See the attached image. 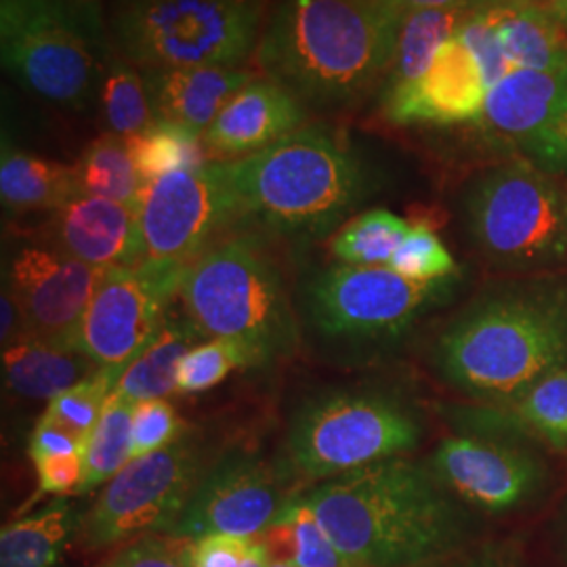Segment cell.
Returning <instances> with one entry per match:
<instances>
[{
    "mask_svg": "<svg viewBox=\"0 0 567 567\" xmlns=\"http://www.w3.org/2000/svg\"><path fill=\"white\" fill-rule=\"evenodd\" d=\"M145 259L194 264L210 238L240 217L229 163H208L143 185L140 200Z\"/></svg>",
    "mask_w": 567,
    "mask_h": 567,
    "instance_id": "4fadbf2b",
    "label": "cell"
},
{
    "mask_svg": "<svg viewBox=\"0 0 567 567\" xmlns=\"http://www.w3.org/2000/svg\"><path fill=\"white\" fill-rule=\"evenodd\" d=\"M267 567H297V566H286V564H269Z\"/></svg>",
    "mask_w": 567,
    "mask_h": 567,
    "instance_id": "681fc988",
    "label": "cell"
},
{
    "mask_svg": "<svg viewBox=\"0 0 567 567\" xmlns=\"http://www.w3.org/2000/svg\"><path fill=\"white\" fill-rule=\"evenodd\" d=\"M532 164L550 175H567V97L527 142L522 143Z\"/></svg>",
    "mask_w": 567,
    "mask_h": 567,
    "instance_id": "60d3db41",
    "label": "cell"
},
{
    "mask_svg": "<svg viewBox=\"0 0 567 567\" xmlns=\"http://www.w3.org/2000/svg\"><path fill=\"white\" fill-rule=\"evenodd\" d=\"M102 365L81 349L21 339L2 351L4 385L28 400H55L100 372Z\"/></svg>",
    "mask_w": 567,
    "mask_h": 567,
    "instance_id": "603a6c76",
    "label": "cell"
},
{
    "mask_svg": "<svg viewBox=\"0 0 567 567\" xmlns=\"http://www.w3.org/2000/svg\"><path fill=\"white\" fill-rule=\"evenodd\" d=\"M548 11L561 21V25L566 28L567 32V0H540Z\"/></svg>",
    "mask_w": 567,
    "mask_h": 567,
    "instance_id": "7dc6e473",
    "label": "cell"
},
{
    "mask_svg": "<svg viewBox=\"0 0 567 567\" xmlns=\"http://www.w3.org/2000/svg\"><path fill=\"white\" fill-rule=\"evenodd\" d=\"M486 426L524 431L548 446L567 450V365L548 374L507 405H489L480 412Z\"/></svg>",
    "mask_w": 567,
    "mask_h": 567,
    "instance_id": "83f0119b",
    "label": "cell"
},
{
    "mask_svg": "<svg viewBox=\"0 0 567 567\" xmlns=\"http://www.w3.org/2000/svg\"><path fill=\"white\" fill-rule=\"evenodd\" d=\"M404 11H419V9H471L480 0H398Z\"/></svg>",
    "mask_w": 567,
    "mask_h": 567,
    "instance_id": "bcb514c9",
    "label": "cell"
},
{
    "mask_svg": "<svg viewBox=\"0 0 567 567\" xmlns=\"http://www.w3.org/2000/svg\"><path fill=\"white\" fill-rule=\"evenodd\" d=\"M79 194L140 208L143 183L128 152V143L118 135H102L89 143L81 161L74 164Z\"/></svg>",
    "mask_w": 567,
    "mask_h": 567,
    "instance_id": "f1b7e54d",
    "label": "cell"
},
{
    "mask_svg": "<svg viewBox=\"0 0 567 567\" xmlns=\"http://www.w3.org/2000/svg\"><path fill=\"white\" fill-rule=\"evenodd\" d=\"M405 16L398 0H280L259 63L301 102H358L389 72Z\"/></svg>",
    "mask_w": 567,
    "mask_h": 567,
    "instance_id": "3957f363",
    "label": "cell"
},
{
    "mask_svg": "<svg viewBox=\"0 0 567 567\" xmlns=\"http://www.w3.org/2000/svg\"><path fill=\"white\" fill-rule=\"evenodd\" d=\"M466 9H419L408 11L395 55L386 72L385 95H395L416 84L426 74L437 51L458 30Z\"/></svg>",
    "mask_w": 567,
    "mask_h": 567,
    "instance_id": "4316f807",
    "label": "cell"
},
{
    "mask_svg": "<svg viewBox=\"0 0 567 567\" xmlns=\"http://www.w3.org/2000/svg\"><path fill=\"white\" fill-rule=\"evenodd\" d=\"M487 86L480 63L454 34L437 51L425 76L395 95L383 97L386 118L395 124H461L477 122Z\"/></svg>",
    "mask_w": 567,
    "mask_h": 567,
    "instance_id": "e0dca14e",
    "label": "cell"
},
{
    "mask_svg": "<svg viewBox=\"0 0 567 567\" xmlns=\"http://www.w3.org/2000/svg\"><path fill=\"white\" fill-rule=\"evenodd\" d=\"M187 559L192 567H267L264 547L259 538L243 536H204L189 540Z\"/></svg>",
    "mask_w": 567,
    "mask_h": 567,
    "instance_id": "f35d334b",
    "label": "cell"
},
{
    "mask_svg": "<svg viewBox=\"0 0 567 567\" xmlns=\"http://www.w3.org/2000/svg\"><path fill=\"white\" fill-rule=\"evenodd\" d=\"M187 267L145 259L105 269L79 330V349L118 377L161 332Z\"/></svg>",
    "mask_w": 567,
    "mask_h": 567,
    "instance_id": "7c38bea8",
    "label": "cell"
},
{
    "mask_svg": "<svg viewBox=\"0 0 567 567\" xmlns=\"http://www.w3.org/2000/svg\"><path fill=\"white\" fill-rule=\"evenodd\" d=\"M386 267L412 282H444L458 274V265L442 238L425 225L410 229Z\"/></svg>",
    "mask_w": 567,
    "mask_h": 567,
    "instance_id": "d590c367",
    "label": "cell"
},
{
    "mask_svg": "<svg viewBox=\"0 0 567 567\" xmlns=\"http://www.w3.org/2000/svg\"><path fill=\"white\" fill-rule=\"evenodd\" d=\"M126 143L143 185L175 171L200 168L210 156L203 133L175 122L156 121Z\"/></svg>",
    "mask_w": 567,
    "mask_h": 567,
    "instance_id": "4dcf8cb0",
    "label": "cell"
},
{
    "mask_svg": "<svg viewBox=\"0 0 567 567\" xmlns=\"http://www.w3.org/2000/svg\"><path fill=\"white\" fill-rule=\"evenodd\" d=\"M473 567H507L505 564H501L498 559H487V561H482V564H477V566Z\"/></svg>",
    "mask_w": 567,
    "mask_h": 567,
    "instance_id": "c3c4849f",
    "label": "cell"
},
{
    "mask_svg": "<svg viewBox=\"0 0 567 567\" xmlns=\"http://www.w3.org/2000/svg\"><path fill=\"white\" fill-rule=\"evenodd\" d=\"M351 567H435L465 543V513L440 477L389 458L303 496Z\"/></svg>",
    "mask_w": 567,
    "mask_h": 567,
    "instance_id": "6da1fadb",
    "label": "cell"
},
{
    "mask_svg": "<svg viewBox=\"0 0 567 567\" xmlns=\"http://www.w3.org/2000/svg\"><path fill=\"white\" fill-rule=\"evenodd\" d=\"M79 194L74 166L53 163L2 143L0 196L18 213L58 210Z\"/></svg>",
    "mask_w": 567,
    "mask_h": 567,
    "instance_id": "484cf974",
    "label": "cell"
},
{
    "mask_svg": "<svg viewBox=\"0 0 567 567\" xmlns=\"http://www.w3.org/2000/svg\"><path fill=\"white\" fill-rule=\"evenodd\" d=\"M100 110L107 133L133 137L156 122L143 74L131 61L114 55L100 89Z\"/></svg>",
    "mask_w": 567,
    "mask_h": 567,
    "instance_id": "1f68e13d",
    "label": "cell"
},
{
    "mask_svg": "<svg viewBox=\"0 0 567 567\" xmlns=\"http://www.w3.org/2000/svg\"><path fill=\"white\" fill-rule=\"evenodd\" d=\"M267 0H114L107 30L143 70L238 68L259 47Z\"/></svg>",
    "mask_w": 567,
    "mask_h": 567,
    "instance_id": "52a82bcc",
    "label": "cell"
},
{
    "mask_svg": "<svg viewBox=\"0 0 567 567\" xmlns=\"http://www.w3.org/2000/svg\"><path fill=\"white\" fill-rule=\"evenodd\" d=\"M156 121L175 122L203 133L229 100L255 76L240 68L143 70Z\"/></svg>",
    "mask_w": 567,
    "mask_h": 567,
    "instance_id": "ffe728a7",
    "label": "cell"
},
{
    "mask_svg": "<svg viewBox=\"0 0 567 567\" xmlns=\"http://www.w3.org/2000/svg\"><path fill=\"white\" fill-rule=\"evenodd\" d=\"M200 477V452L189 437L133 458L84 513L81 547L95 553L145 536H166Z\"/></svg>",
    "mask_w": 567,
    "mask_h": 567,
    "instance_id": "30bf717a",
    "label": "cell"
},
{
    "mask_svg": "<svg viewBox=\"0 0 567 567\" xmlns=\"http://www.w3.org/2000/svg\"><path fill=\"white\" fill-rule=\"evenodd\" d=\"M431 468L454 496L487 513L524 505L545 480V468L526 450L475 435L446 437Z\"/></svg>",
    "mask_w": 567,
    "mask_h": 567,
    "instance_id": "2e32d148",
    "label": "cell"
},
{
    "mask_svg": "<svg viewBox=\"0 0 567 567\" xmlns=\"http://www.w3.org/2000/svg\"><path fill=\"white\" fill-rule=\"evenodd\" d=\"M567 97V65L513 70L487 91L480 124L498 140L527 142Z\"/></svg>",
    "mask_w": 567,
    "mask_h": 567,
    "instance_id": "44dd1931",
    "label": "cell"
},
{
    "mask_svg": "<svg viewBox=\"0 0 567 567\" xmlns=\"http://www.w3.org/2000/svg\"><path fill=\"white\" fill-rule=\"evenodd\" d=\"M0 47L28 93L68 110L100 100L116 55L97 0H0Z\"/></svg>",
    "mask_w": 567,
    "mask_h": 567,
    "instance_id": "5b68a950",
    "label": "cell"
},
{
    "mask_svg": "<svg viewBox=\"0 0 567 567\" xmlns=\"http://www.w3.org/2000/svg\"><path fill=\"white\" fill-rule=\"evenodd\" d=\"M30 458L37 463L41 458H51V456H74L82 454L84 444L76 435L65 431L63 426L51 423L49 419L41 416L39 425L34 429L30 437Z\"/></svg>",
    "mask_w": 567,
    "mask_h": 567,
    "instance_id": "ee69618b",
    "label": "cell"
},
{
    "mask_svg": "<svg viewBox=\"0 0 567 567\" xmlns=\"http://www.w3.org/2000/svg\"><path fill=\"white\" fill-rule=\"evenodd\" d=\"M51 240L65 255L97 269L145 261L137 208L89 194H76L53 210Z\"/></svg>",
    "mask_w": 567,
    "mask_h": 567,
    "instance_id": "ac0fdd59",
    "label": "cell"
},
{
    "mask_svg": "<svg viewBox=\"0 0 567 567\" xmlns=\"http://www.w3.org/2000/svg\"><path fill=\"white\" fill-rule=\"evenodd\" d=\"M133 412L135 404L126 402L116 391L107 398L102 416L82 450L81 494L107 484L133 461Z\"/></svg>",
    "mask_w": 567,
    "mask_h": 567,
    "instance_id": "f546056e",
    "label": "cell"
},
{
    "mask_svg": "<svg viewBox=\"0 0 567 567\" xmlns=\"http://www.w3.org/2000/svg\"><path fill=\"white\" fill-rule=\"evenodd\" d=\"M204 332L189 316H166L156 339L142 355L124 370L116 393L131 404L147 400H166L177 389L183 358L204 343Z\"/></svg>",
    "mask_w": 567,
    "mask_h": 567,
    "instance_id": "cb8c5ba5",
    "label": "cell"
},
{
    "mask_svg": "<svg viewBox=\"0 0 567 567\" xmlns=\"http://www.w3.org/2000/svg\"><path fill=\"white\" fill-rule=\"evenodd\" d=\"M39 473V496L79 492L82 484V454L51 456L34 463Z\"/></svg>",
    "mask_w": 567,
    "mask_h": 567,
    "instance_id": "7bdbcfd3",
    "label": "cell"
},
{
    "mask_svg": "<svg viewBox=\"0 0 567 567\" xmlns=\"http://www.w3.org/2000/svg\"><path fill=\"white\" fill-rule=\"evenodd\" d=\"M517 70H557L567 65V32L540 0H480L473 4Z\"/></svg>",
    "mask_w": 567,
    "mask_h": 567,
    "instance_id": "7402d4cb",
    "label": "cell"
},
{
    "mask_svg": "<svg viewBox=\"0 0 567 567\" xmlns=\"http://www.w3.org/2000/svg\"><path fill=\"white\" fill-rule=\"evenodd\" d=\"M463 221L489 264L536 271L566 261L567 185L532 163L492 166L466 185Z\"/></svg>",
    "mask_w": 567,
    "mask_h": 567,
    "instance_id": "ba28073f",
    "label": "cell"
},
{
    "mask_svg": "<svg viewBox=\"0 0 567 567\" xmlns=\"http://www.w3.org/2000/svg\"><path fill=\"white\" fill-rule=\"evenodd\" d=\"M240 213L280 234L330 231L370 194V175L343 135L309 124L229 163Z\"/></svg>",
    "mask_w": 567,
    "mask_h": 567,
    "instance_id": "277c9868",
    "label": "cell"
},
{
    "mask_svg": "<svg viewBox=\"0 0 567 567\" xmlns=\"http://www.w3.org/2000/svg\"><path fill=\"white\" fill-rule=\"evenodd\" d=\"M450 286L412 282L386 265H334L307 284V311L328 339L398 337Z\"/></svg>",
    "mask_w": 567,
    "mask_h": 567,
    "instance_id": "8fae6325",
    "label": "cell"
},
{
    "mask_svg": "<svg viewBox=\"0 0 567 567\" xmlns=\"http://www.w3.org/2000/svg\"><path fill=\"white\" fill-rule=\"evenodd\" d=\"M84 513L70 501H55L0 532V567H55L81 532Z\"/></svg>",
    "mask_w": 567,
    "mask_h": 567,
    "instance_id": "d4e9b609",
    "label": "cell"
},
{
    "mask_svg": "<svg viewBox=\"0 0 567 567\" xmlns=\"http://www.w3.org/2000/svg\"><path fill=\"white\" fill-rule=\"evenodd\" d=\"M118 381H121V377L116 372L102 368L93 377L84 379L79 385L68 389L65 393L51 400L42 416L55 425L63 426L65 431L76 435L84 444L89 433L100 421L103 405L114 393Z\"/></svg>",
    "mask_w": 567,
    "mask_h": 567,
    "instance_id": "836d02e7",
    "label": "cell"
},
{
    "mask_svg": "<svg viewBox=\"0 0 567 567\" xmlns=\"http://www.w3.org/2000/svg\"><path fill=\"white\" fill-rule=\"evenodd\" d=\"M456 34L461 41L465 42L466 49L473 53L475 61L480 63L487 91L513 72V65L508 63L496 32L492 30V25L475 7L466 9L465 18L461 21Z\"/></svg>",
    "mask_w": 567,
    "mask_h": 567,
    "instance_id": "ab89813d",
    "label": "cell"
},
{
    "mask_svg": "<svg viewBox=\"0 0 567 567\" xmlns=\"http://www.w3.org/2000/svg\"><path fill=\"white\" fill-rule=\"evenodd\" d=\"M433 353L444 381L461 393L511 404L567 365V278L489 288L446 326Z\"/></svg>",
    "mask_w": 567,
    "mask_h": 567,
    "instance_id": "7a4b0ae2",
    "label": "cell"
},
{
    "mask_svg": "<svg viewBox=\"0 0 567 567\" xmlns=\"http://www.w3.org/2000/svg\"><path fill=\"white\" fill-rule=\"evenodd\" d=\"M410 225L385 208H372L343 225L332 238V255L344 265H389L410 234Z\"/></svg>",
    "mask_w": 567,
    "mask_h": 567,
    "instance_id": "d6a6232c",
    "label": "cell"
},
{
    "mask_svg": "<svg viewBox=\"0 0 567 567\" xmlns=\"http://www.w3.org/2000/svg\"><path fill=\"white\" fill-rule=\"evenodd\" d=\"M305 121L301 100L271 79L240 89L204 131L210 156H252L292 135Z\"/></svg>",
    "mask_w": 567,
    "mask_h": 567,
    "instance_id": "d6986e66",
    "label": "cell"
},
{
    "mask_svg": "<svg viewBox=\"0 0 567 567\" xmlns=\"http://www.w3.org/2000/svg\"><path fill=\"white\" fill-rule=\"evenodd\" d=\"M286 515L290 517L297 534V567H351L334 543L328 538L324 527L316 513L305 503L303 496L292 498L286 505Z\"/></svg>",
    "mask_w": 567,
    "mask_h": 567,
    "instance_id": "8d00e7d4",
    "label": "cell"
},
{
    "mask_svg": "<svg viewBox=\"0 0 567 567\" xmlns=\"http://www.w3.org/2000/svg\"><path fill=\"white\" fill-rule=\"evenodd\" d=\"M182 429V421L168 400H147L135 404L133 458H142L175 444L183 437Z\"/></svg>",
    "mask_w": 567,
    "mask_h": 567,
    "instance_id": "74e56055",
    "label": "cell"
},
{
    "mask_svg": "<svg viewBox=\"0 0 567 567\" xmlns=\"http://www.w3.org/2000/svg\"><path fill=\"white\" fill-rule=\"evenodd\" d=\"M103 271L55 246L21 248L4 286L20 307L23 339L79 349L82 318Z\"/></svg>",
    "mask_w": 567,
    "mask_h": 567,
    "instance_id": "9a60e30c",
    "label": "cell"
},
{
    "mask_svg": "<svg viewBox=\"0 0 567 567\" xmlns=\"http://www.w3.org/2000/svg\"><path fill=\"white\" fill-rule=\"evenodd\" d=\"M259 364L257 355L236 341L215 339L194 347L179 365L177 391L192 395L204 393L225 381L236 368Z\"/></svg>",
    "mask_w": 567,
    "mask_h": 567,
    "instance_id": "e575fe53",
    "label": "cell"
},
{
    "mask_svg": "<svg viewBox=\"0 0 567 567\" xmlns=\"http://www.w3.org/2000/svg\"><path fill=\"white\" fill-rule=\"evenodd\" d=\"M292 501L274 466L250 452H229L203 473L179 519L166 536L200 540L204 536L264 534Z\"/></svg>",
    "mask_w": 567,
    "mask_h": 567,
    "instance_id": "5bb4252c",
    "label": "cell"
},
{
    "mask_svg": "<svg viewBox=\"0 0 567 567\" xmlns=\"http://www.w3.org/2000/svg\"><path fill=\"white\" fill-rule=\"evenodd\" d=\"M187 545L189 540L173 536H145L97 567H192L187 559Z\"/></svg>",
    "mask_w": 567,
    "mask_h": 567,
    "instance_id": "b9f144b4",
    "label": "cell"
},
{
    "mask_svg": "<svg viewBox=\"0 0 567 567\" xmlns=\"http://www.w3.org/2000/svg\"><path fill=\"white\" fill-rule=\"evenodd\" d=\"M204 337L248 347L259 364L292 355L299 328L282 274L255 238L217 244L187 267L179 290Z\"/></svg>",
    "mask_w": 567,
    "mask_h": 567,
    "instance_id": "8992f818",
    "label": "cell"
},
{
    "mask_svg": "<svg viewBox=\"0 0 567 567\" xmlns=\"http://www.w3.org/2000/svg\"><path fill=\"white\" fill-rule=\"evenodd\" d=\"M267 557V564H286L295 566L297 561V534L290 517L284 511L282 515L257 536Z\"/></svg>",
    "mask_w": 567,
    "mask_h": 567,
    "instance_id": "f6af8a7d",
    "label": "cell"
},
{
    "mask_svg": "<svg viewBox=\"0 0 567 567\" xmlns=\"http://www.w3.org/2000/svg\"><path fill=\"white\" fill-rule=\"evenodd\" d=\"M421 440L414 414L374 391H328L299 408L288 431L290 468L311 482L398 458Z\"/></svg>",
    "mask_w": 567,
    "mask_h": 567,
    "instance_id": "9c48e42d",
    "label": "cell"
}]
</instances>
